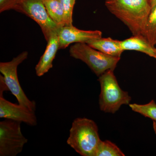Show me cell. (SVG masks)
<instances>
[{
	"label": "cell",
	"instance_id": "1",
	"mask_svg": "<svg viewBox=\"0 0 156 156\" xmlns=\"http://www.w3.org/2000/svg\"><path fill=\"white\" fill-rule=\"evenodd\" d=\"M105 5L128 27L133 36H144L152 9L150 0H105Z\"/></svg>",
	"mask_w": 156,
	"mask_h": 156
},
{
	"label": "cell",
	"instance_id": "2",
	"mask_svg": "<svg viewBox=\"0 0 156 156\" xmlns=\"http://www.w3.org/2000/svg\"><path fill=\"white\" fill-rule=\"evenodd\" d=\"M101 140L97 124L86 118L74 120L70 129L67 143L82 156H95Z\"/></svg>",
	"mask_w": 156,
	"mask_h": 156
},
{
	"label": "cell",
	"instance_id": "3",
	"mask_svg": "<svg viewBox=\"0 0 156 156\" xmlns=\"http://www.w3.org/2000/svg\"><path fill=\"white\" fill-rule=\"evenodd\" d=\"M101 87L99 106L101 110L105 113L114 114L124 105H129L131 96L123 91L114 73L108 70L98 77Z\"/></svg>",
	"mask_w": 156,
	"mask_h": 156
},
{
	"label": "cell",
	"instance_id": "4",
	"mask_svg": "<svg viewBox=\"0 0 156 156\" xmlns=\"http://www.w3.org/2000/svg\"><path fill=\"white\" fill-rule=\"evenodd\" d=\"M69 54L86 63L98 77L108 70H114L121 59V57L106 55L86 43H75L70 48Z\"/></svg>",
	"mask_w": 156,
	"mask_h": 156
},
{
	"label": "cell",
	"instance_id": "5",
	"mask_svg": "<svg viewBox=\"0 0 156 156\" xmlns=\"http://www.w3.org/2000/svg\"><path fill=\"white\" fill-rule=\"evenodd\" d=\"M28 54V52L24 51L11 61L1 62L0 72L2 75L3 80L9 91L16 97L18 104L35 112L36 103L34 101L30 100L27 96L20 86L17 75L18 66L27 58Z\"/></svg>",
	"mask_w": 156,
	"mask_h": 156
},
{
	"label": "cell",
	"instance_id": "6",
	"mask_svg": "<svg viewBox=\"0 0 156 156\" xmlns=\"http://www.w3.org/2000/svg\"><path fill=\"white\" fill-rule=\"evenodd\" d=\"M13 10L35 21L41 27L47 41L60 29L48 15L43 0H17Z\"/></svg>",
	"mask_w": 156,
	"mask_h": 156
},
{
	"label": "cell",
	"instance_id": "7",
	"mask_svg": "<svg viewBox=\"0 0 156 156\" xmlns=\"http://www.w3.org/2000/svg\"><path fill=\"white\" fill-rule=\"evenodd\" d=\"M21 123L7 119L0 122V156H16L22 151L28 140L21 132Z\"/></svg>",
	"mask_w": 156,
	"mask_h": 156
},
{
	"label": "cell",
	"instance_id": "8",
	"mask_svg": "<svg viewBox=\"0 0 156 156\" xmlns=\"http://www.w3.org/2000/svg\"><path fill=\"white\" fill-rule=\"evenodd\" d=\"M4 91L0 90V118L36 126L37 120L35 112L18 104L12 103L3 97Z\"/></svg>",
	"mask_w": 156,
	"mask_h": 156
},
{
	"label": "cell",
	"instance_id": "9",
	"mask_svg": "<svg viewBox=\"0 0 156 156\" xmlns=\"http://www.w3.org/2000/svg\"><path fill=\"white\" fill-rule=\"evenodd\" d=\"M100 30H84L73 26H64L58 33L59 49H65L73 43H86L102 37Z\"/></svg>",
	"mask_w": 156,
	"mask_h": 156
},
{
	"label": "cell",
	"instance_id": "10",
	"mask_svg": "<svg viewBox=\"0 0 156 156\" xmlns=\"http://www.w3.org/2000/svg\"><path fill=\"white\" fill-rule=\"evenodd\" d=\"M47 42L44 53L35 67L36 73L39 77L44 75L53 67V60L59 50L58 33L52 35Z\"/></svg>",
	"mask_w": 156,
	"mask_h": 156
},
{
	"label": "cell",
	"instance_id": "11",
	"mask_svg": "<svg viewBox=\"0 0 156 156\" xmlns=\"http://www.w3.org/2000/svg\"><path fill=\"white\" fill-rule=\"evenodd\" d=\"M121 44L124 51H139L156 59V48L144 36H133L129 38L121 41Z\"/></svg>",
	"mask_w": 156,
	"mask_h": 156
},
{
	"label": "cell",
	"instance_id": "12",
	"mask_svg": "<svg viewBox=\"0 0 156 156\" xmlns=\"http://www.w3.org/2000/svg\"><path fill=\"white\" fill-rule=\"evenodd\" d=\"M121 41L111 37H101L87 43L92 48L108 56L121 57L124 51L121 46Z\"/></svg>",
	"mask_w": 156,
	"mask_h": 156
},
{
	"label": "cell",
	"instance_id": "13",
	"mask_svg": "<svg viewBox=\"0 0 156 156\" xmlns=\"http://www.w3.org/2000/svg\"><path fill=\"white\" fill-rule=\"evenodd\" d=\"M45 8L51 19L59 27L65 26L64 12L59 0H43Z\"/></svg>",
	"mask_w": 156,
	"mask_h": 156
},
{
	"label": "cell",
	"instance_id": "14",
	"mask_svg": "<svg viewBox=\"0 0 156 156\" xmlns=\"http://www.w3.org/2000/svg\"><path fill=\"white\" fill-rule=\"evenodd\" d=\"M122 150L114 143L108 140H101L96 150L95 156H124Z\"/></svg>",
	"mask_w": 156,
	"mask_h": 156
},
{
	"label": "cell",
	"instance_id": "15",
	"mask_svg": "<svg viewBox=\"0 0 156 156\" xmlns=\"http://www.w3.org/2000/svg\"><path fill=\"white\" fill-rule=\"evenodd\" d=\"M129 107L132 111L140 114L144 116L156 121V103L152 100L148 103L144 105L136 103L130 104Z\"/></svg>",
	"mask_w": 156,
	"mask_h": 156
},
{
	"label": "cell",
	"instance_id": "16",
	"mask_svg": "<svg viewBox=\"0 0 156 156\" xmlns=\"http://www.w3.org/2000/svg\"><path fill=\"white\" fill-rule=\"evenodd\" d=\"M144 36L152 45H156V5L152 8L148 18Z\"/></svg>",
	"mask_w": 156,
	"mask_h": 156
},
{
	"label": "cell",
	"instance_id": "17",
	"mask_svg": "<svg viewBox=\"0 0 156 156\" xmlns=\"http://www.w3.org/2000/svg\"><path fill=\"white\" fill-rule=\"evenodd\" d=\"M64 12L65 26L73 25V13L76 0H59Z\"/></svg>",
	"mask_w": 156,
	"mask_h": 156
},
{
	"label": "cell",
	"instance_id": "18",
	"mask_svg": "<svg viewBox=\"0 0 156 156\" xmlns=\"http://www.w3.org/2000/svg\"><path fill=\"white\" fill-rule=\"evenodd\" d=\"M17 0H0V12L13 10Z\"/></svg>",
	"mask_w": 156,
	"mask_h": 156
},
{
	"label": "cell",
	"instance_id": "19",
	"mask_svg": "<svg viewBox=\"0 0 156 156\" xmlns=\"http://www.w3.org/2000/svg\"><path fill=\"white\" fill-rule=\"evenodd\" d=\"M152 8L156 5V0H150Z\"/></svg>",
	"mask_w": 156,
	"mask_h": 156
},
{
	"label": "cell",
	"instance_id": "20",
	"mask_svg": "<svg viewBox=\"0 0 156 156\" xmlns=\"http://www.w3.org/2000/svg\"><path fill=\"white\" fill-rule=\"evenodd\" d=\"M153 128L154 131L156 134V121H153Z\"/></svg>",
	"mask_w": 156,
	"mask_h": 156
}]
</instances>
